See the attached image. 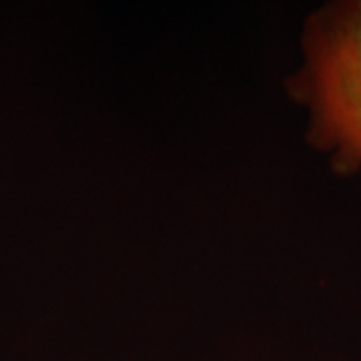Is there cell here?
Instances as JSON below:
<instances>
[{
    "label": "cell",
    "instance_id": "6da1fadb",
    "mask_svg": "<svg viewBox=\"0 0 361 361\" xmlns=\"http://www.w3.org/2000/svg\"><path fill=\"white\" fill-rule=\"evenodd\" d=\"M303 52L288 92L308 107V141L331 156L336 173L355 174L361 168V0L311 13Z\"/></svg>",
    "mask_w": 361,
    "mask_h": 361
}]
</instances>
